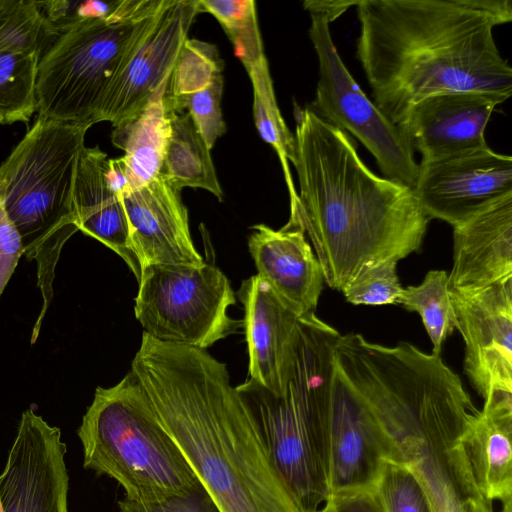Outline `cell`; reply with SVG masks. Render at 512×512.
Masks as SVG:
<instances>
[{"instance_id":"cell-1","label":"cell","mask_w":512,"mask_h":512,"mask_svg":"<svg viewBox=\"0 0 512 512\" xmlns=\"http://www.w3.org/2000/svg\"><path fill=\"white\" fill-rule=\"evenodd\" d=\"M357 58L375 105L401 126L421 100L475 92L503 103L512 68L493 28L512 20L509 0H358Z\"/></svg>"},{"instance_id":"cell-2","label":"cell","mask_w":512,"mask_h":512,"mask_svg":"<svg viewBox=\"0 0 512 512\" xmlns=\"http://www.w3.org/2000/svg\"><path fill=\"white\" fill-rule=\"evenodd\" d=\"M131 370L221 512H303L274 468L224 363L145 332Z\"/></svg>"},{"instance_id":"cell-3","label":"cell","mask_w":512,"mask_h":512,"mask_svg":"<svg viewBox=\"0 0 512 512\" xmlns=\"http://www.w3.org/2000/svg\"><path fill=\"white\" fill-rule=\"evenodd\" d=\"M294 137L300 193L288 222L308 237L331 288L341 292L367 263L420 250L430 219L412 188L374 174L351 137L311 107Z\"/></svg>"},{"instance_id":"cell-4","label":"cell","mask_w":512,"mask_h":512,"mask_svg":"<svg viewBox=\"0 0 512 512\" xmlns=\"http://www.w3.org/2000/svg\"><path fill=\"white\" fill-rule=\"evenodd\" d=\"M334 357L380 426L387 460L406 466L430 497L470 477L461 438L478 409L441 356L348 333L337 338Z\"/></svg>"},{"instance_id":"cell-5","label":"cell","mask_w":512,"mask_h":512,"mask_svg":"<svg viewBox=\"0 0 512 512\" xmlns=\"http://www.w3.org/2000/svg\"><path fill=\"white\" fill-rule=\"evenodd\" d=\"M340 333L315 314L300 318L281 394L252 379L238 385L270 461L303 512L330 494L329 418L334 348Z\"/></svg>"},{"instance_id":"cell-6","label":"cell","mask_w":512,"mask_h":512,"mask_svg":"<svg viewBox=\"0 0 512 512\" xmlns=\"http://www.w3.org/2000/svg\"><path fill=\"white\" fill-rule=\"evenodd\" d=\"M88 129L38 115L0 164V199L21 237L25 256L37 264V283L43 298L31 343L39 335L53 298L61 250L78 231L72 192Z\"/></svg>"},{"instance_id":"cell-7","label":"cell","mask_w":512,"mask_h":512,"mask_svg":"<svg viewBox=\"0 0 512 512\" xmlns=\"http://www.w3.org/2000/svg\"><path fill=\"white\" fill-rule=\"evenodd\" d=\"M77 434L84 468L114 479L128 500H156L201 484L132 370L115 386L96 388Z\"/></svg>"},{"instance_id":"cell-8","label":"cell","mask_w":512,"mask_h":512,"mask_svg":"<svg viewBox=\"0 0 512 512\" xmlns=\"http://www.w3.org/2000/svg\"><path fill=\"white\" fill-rule=\"evenodd\" d=\"M172 0H119L104 18H87L60 34L38 65L39 116L90 128L105 95Z\"/></svg>"},{"instance_id":"cell-9","label":"cell","mask_w":512,"mask_h":512,"mask_svg":"<svg viewBox=\"0 0 512 512\" xmlns=\"http://www.w3.org/2000/svg\"><path fill=\"white\" fill-rule=\"evenodd\" d=\"M138 283L136 319L158 341L206 349L240 323L228 316L236 302L234 291L213 264L149 265Z\"/></svg>"},{"instance_id":"cell-10","label":"cell","mask_w":512,"mask_h":512,"mask_svg":"<svg viewBox=\"0 0 512 512\" xmlns=\"http://www.w3.org/2000/svg\"><path fill=\"white\" fill-rule=\"evenodd\" d=\"M310 16L309 36L319 64L312 109L332 125L356 137L373 155L385 178L413 188L418 164L408 137L352 77L333 43L329 21L318 13H310Z\"/></svg>"},{"instance_id":"cell-11","label":"cell","mask_w":512,"mask_h":512,"mask_svg":"<svg viewBox=\"0 0 512 512\" xmlns=\"http://www.w3.org/2000/svg\"><path fill=\"white\" fill-rule=\"evenodd\" d=\"M412 190L429 219H440L455 227L512 195V157L486 146L421 160Z\"/></svg>"},{"instance_id":"cell-12","label":"cell","mask_w":512,"mask_h":512,"mask_svg":"<svg viewBox=\"0 0 512 512\" xmlns=\"http://www.w3.org/2000/svg\"><path fill=\"white\" fill-rule=\"evenodd\" d=\"M65 453L60 429L25 410L0 475L3 512H68Z\"/></svg>"},{"instance_id":"cell-13","label":"cell","mask_w":512,"mask_h":512,"mask_svg":"<svg viewBox=\"0 0 512 512\" xmlns=\"http://www.w3.org/2000/svg\"><path fill=\"white\" fill-rule=\"evenodd\" d=\"M450 296L471 385L483 399L493 389L512 392V279Z\"/></svg>"},{"instance_id":"cell-14","label":"cell","mask_w":512,"mask_h":512,"mask_svg":"<svg viewBox=\"0 0 512 512\" xmlns=\"http://www.w3.org/2000/svg\"><path fill=\"white\" fill-rule=\"evenodd\" d=\"M328 448L330 494L374 489L387 460L384 434L336 362L331 379Z\"/></svg>"},{"instance_id":"cell-15","label":"cell","mask_w":512,"mask_h":512,"mask_svg":"<svg viewBox=\"0 0 512 512\" xmlns=\"http://www.w3.org/2000/svg\"><path fill=\"white\" fill-rule=\"evenodd\" d=\"M200 13L196 0H172L129 64L109 87L100 122L113 128L136 116L170 78L189 29Z\"/></svg>"},{"instance_id":"cell-16","label":"cell","mask_w":512,"mask_h":512,"mask_svg":"<svg viewBox=\"0 0 512 512\" xmlns=\"http://www.w3.org/2000/svg\"><path fill=\"white\" fill-rule=\"evenodd\" d=\"M141 272L149 265L200 266L205 263L191 239L181 189L164 175L119 194Z\"/></svg>"},{"instance_id":"cell-17","label":"cell","mask_w":512,"mask_h":512,"mask_svg":"<svg viewBox=\"0 0 512 512\" xmlns=\"http://www.w3.org/2000/svg\"><path fill=\"white\" fill-rule=\"evenodd\" d=\"M498 104L475 92L436 94L415 104L400 128L421 160L445 158L488 146L484 131Z\"/></svg>"},{"instance_id":"cell-18","label":"cell","mask_w":512,"mask_h":512,"mask_svg":"<svg viewBox=\"0 0 512 512\" xmlns=\"http://www.w3.org/2000/svg\"><path fill=\"white\" fill-rule=\"evenodd\" d=\"M237 296L245 310L250 379L281 394L294 360L300 318L257 274L242 282Z\"/></svg>"},{"instance_id":"cell-19","label":"cell","mask_w":512,"mask_h":512,"mask_svg":"<svg viewBox=\"0 0 512 512\" xmlns=\"http://www.w3.org/2000/svg\"><path fill=\"white\" fill-rule=\"evenodd\" d=\"M248 247L260 276L299 318L315 314L323 289L320 263L300 226L252 227Z\"/></svg>"},{"instance_id":"cell-20","label":"cell","mask_w":512,"mask_h":512,"mask_svg":"<svg viewBox=\"0 0 512 512\" xmlns=\"http://www.w3.org/2000/svg\"><path fill=\"white\" fill-rule=\"evenodd\" d=\"M512 279V195L453 227L450 292L473 293Z\"/></svg>"},{"instance_id":"cell-21","label":"cell","mask_w":512,"mask_h":512,"mask_svg":"<svg viewBox=\"0 0 512 512\" xmlns=\"http://www.w3.org/2000/svg\"><path fill=\"white\" fill-rule=\"evenodd\" d=\"M109 158L98 146L80 153L72 192V206L78 230L118 254L137 280L139 261L132 248L129 224L119 194L111 186Z\"/></svg>"},{"instance_id":"cell-22","label":"cell","mask_w":512,"mask_h":512,"mask_svg":"<svg viewBox=\"0 0 512 512\" xmlns=\"http://www.w3.org/2000/svg\"><path fill=\"white\" fill-rule=\"evenodd\" d=\"M461 444L486 500L512 504V392L493 389L468 423Z\"/></svg>"},{"instance_id":"cell-23","label":"cell","mask_w":512,"mask_h":512,"mask_svg":"<svg viewBox=\"0 0 512 512\" xmlns=\"http://www.w3.org/2000/svg\"><path fill=\"white\" fill-rule=\"evenodd\" d=\"M169 80L136 116L112 131L113 144L124 151L122 157L109 159V180L118 194L140 187L161 174L171 130V111L165 99Z\"/></svg>"},{"instance_id":"cell-24","label":"cell","mask_w":512,"mask_h":512,"mask_svg":"<svg viewBox=\"0 0 512 512\" xmlns=\"http://www.w3.org/2000/svg\"><path fill=\"white\" fill-rule=\"evenodd\" d=\"M170 136L161 174L174 186L202 188L219 201L223 191L218 181L210 149L188 112H171Z\"/></svg>"},{"instance_id":"cell-25","label":"cell","mask_w":512,"mask_h":512,"mask_svg":"<svg viewBox=\"0 0 512 512\" xmlns=\"http://www.w3.org/2000/svg\"><path fill=\"white\" fill-rule=\"evenodd\" d=\"M246 71L253 88V115L257 130L262 139L278 154L289 191L290 213H294L299 199L288 162L294 164L296 160L295 137L278 108L267 59L248 67Z\"/></svg>"},{"instance_id":"cell-26","label":"cell","mask_w":512,"mask_h":512,"mask_svg":"<svg viewBox=\"0 0 512 512\" xmlns=\"http://www.w3.org/2000/svg\"><path fill=\"white\" fill-rule=\"evenodd\" d=\"M397 304L417 312L433 345L432 354L440 356L446 338L457 328V318L445 270H431L421 284L403 288Z\"/></svg>"},{"instance_id":"cell-27","label":"cell","mask_w":512,"mask_h":512,"mask_svg":"<svg viewBox=\"0 0 512 512\" xmlns=\"http://www.w3.org/2000/svg\"><path fill=\"white\" fill-rule=\"evenodd\" d=\"M40 59L28 53L0 50V124L28 122L37 112Z\"/></svg>"},{"instance_id":"cell-28","label":"cell","mask_w":512,"mask_h":512,"mask_svg":"<svg viewBox=\"0 0 512 512\" xmlns=\"http://www.w3.org/2000/svg\"><path fill=\"white\" fill-rule=\"evenodd\" d=\"M58 37L36 0H0V50L42 57Z\"/></svg>"},{"instance_id":"cell-29","label":"cell","mask_w":512,"mask_h":512,"mask_svg":"<svg viewBox=\"0 0 512 512\" xmlns=\"http://www.w3.org/2000/svg\"><path fill=\"white\" fill-rule=\"evenodd\" d=\"M224 62L214 44L187 39L172 69L165 99L169 111L184 98L206 89L222 75Z\"/></svg>"},{"instance_id":"cell-30","label":"cell","mask_w":512,"mask_h":512,"mask_svg":"<svg viewBox=\"0 0 512 512\" xmlns=\"http://www.w3.org/2000/svg\"><path fill=\"white\" fill-rule=\"evenodd\" d=\"M201 12L212 14L234 46L245 69L266 58L253 0H200Z\"/></svg>"},{"instance_id":"cell-31","label":"cell","mask_w":512,"mask_h":512,"mask_svg":"<svg viewBox=\"0 0 512 512\" xmlns=\"http://www.w3.org/2000/svg\"><path fill=\"white\" fill-rule=\"evenodd\" d=\"M374 491L383 512H434L421 484L402 464L385 460Z\"/></svg>"},{"instance_id":"cell-32","label":"cell","mask_w":512,"mask_h":512,"mask_svg":"<svg viewBox=\"0 0 512 512\" xmlns=\"http://www.w3.org/2000/svg\"><path fill=\"white\" fill-rule=\"evenodd\" d=\"M393 259L365 264L342 289L345 299L354 305L397 304L401 287Z\"/></svg>"},{"instance_id":"cell-33","label":"cell","mask_w":512,"mask_h":512,"mask_svg":"<svg viewBox=\"0 0 512 512\" xmlns=\"http://www.w3.org/2000/svg\"><path fill=\"white\" fill-rule=\"evenodd\" d=\"M223 77L219 75L206 88L181 100L173 112H188L207 147L211 150L216 140L226 131L221 112Z\"/></svg>"},{"instance_id":"cell-34","label":"cell","mask_w":512,"mask_h":512,"mask_svg":"<svg viewBox=\"0 0 512 512\" xmlns=\"http://www.w3.org/2000/svg\"><path fill=\"white\" fill-rule=\"evenodd\" d=\"M47 22L58 36L81 20L110 15L119 1H38Z\"/></svg>"},{"instance_id":"cell-35","label":"cell","mask_w":512,"mask_h":512,"mask_svg":"<svg viewBox=\"0 0 512 512\" xmlns=\"http://www.w3.org/2000/svg\"><path fill=\"white\" fill-rule=\"evenodd\" d=\"M119 512H221L202 484L178 494L151 501L118 502Z\"/></svg>"},{"instance_id":"cell-36","label":"cell","mask_w":512,"mask_h":512,"mask_svg":"<svg viewBox=\"0 0 512 512\" xmlns=\"http://www.w3.org/2000/svg\"><path fill=\"white\" fill-rule=\"evenodd\" d=\"M23 254L21 237L0 199V296Z\"/></svg>"},{"instance_id":"cell-37","label":"cell","mask_w":512,"mask_h":512,"mask_svg":"<svg viewBox=\"0 0 512 512\" xmlns=\"http://www.w3.org/2000/svg\"><path fill=\"white\" fill-rule=\"evenodd\" d=\"M314 512H383L374 489L329 494Z\"/></svg>"},{"instance_id":"cell-38","label":"cell","mask_w":512,"mask_h":512,"mask_svg":"<svg viewBox=\"0 0 512 512\" xmlns=\"http://www.w3.org/2000/svg\"><path fill=\"white\" fill-rule=\"evenodd\" d=\"M357 1H322L307 0L303 2V7L309 13H318L323 15L329 23L334 21L353 5H357Z\"/></svg>"},{"instance_id":"cell-39","label":"cell","mask_w":512,"mask_h":512,"mask_svg":"<svg viewBox=\"0 0 512 512\" xmlns=\"http://www.w3.org/2000/svg\"><path fill=\"white\" fill-rule=\"evenodd\" d=\"M456 512H493L492 502L482 496L463 502Z\"/></svg>"},{"instance_id":"cell-40","label":"cell","mask_w":512,"mask_h":512,"mask_svg":"<svg viewBox=\"0 0 512 512\" xmlns=\"http://www.w3.org/2000/svg\"><path fill=\"white\" fill-rule=\"evenodd\" d=\"M0 512H3L1 501H0Z\"/></svg>"}]
</instances>
